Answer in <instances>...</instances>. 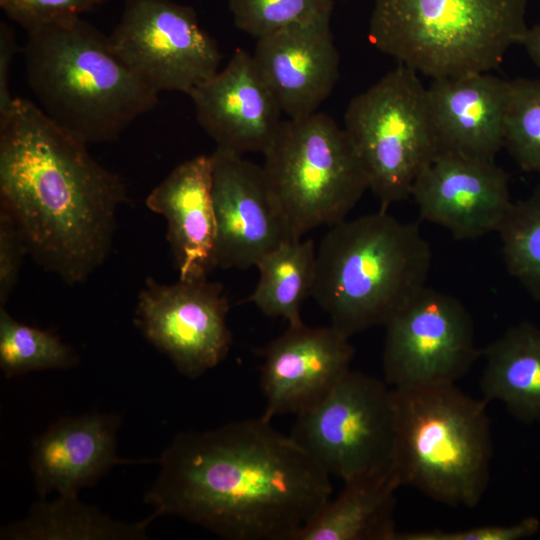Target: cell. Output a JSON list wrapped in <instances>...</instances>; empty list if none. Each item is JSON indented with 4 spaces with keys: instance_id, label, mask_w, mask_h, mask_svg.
I'll return each instance as SVG.
<instances>
[{
    "instance_id": "484cf974",
    "label": "cell",
    "mask_w": 540,
    "mask_h": 540,
    "mask_svg": "<svg viewBox=\"0 0 540 540\" xmlns=\"http://www.w3.org/2000/svg\"><path fill=\"white\" fill-rule=\"evenodd\" d=\"M498 233L508 272L540 301V184L512 203Z\"/></svg>"
},
{
    "instance_id": "6da1fadb",
    "label": "cell",
    "mask_w": 540,
    "mask_h": 540,
    "mask_svg": "<svg viewBox=\"0 0 540 540\" xmlns=\"http://www.w3.org/2000/svg\"><path fill=\"white\" fill-rule=\"evenodd\" d=\"M144 500L227 540H296L331 498L330 475L271 420L177 434Z\"/></svg>"
},
{
    "instance_id": "d6a6232c",
    "label": "cell",
    "mask_w": 540,
    "mask_h": 540,
    "mask_svg": "<svg viewBox=\"0 0 540 540\" xmlns=\"http://www.w3.org/2000/svg\"><path fill=\"white\" fill-rule=\"evenodd\" d=\"M521 45L532 62L540 68V22L528 28Z\"/></svg>"
},
{
    "instance_id": "5bb4252c",
    "label": "cell",
    "mask_w": 540,
    "mask_h": 540,
    "mask_svg": "<svg viewBox=\"0 0 540 540\" xmlns=\"http://www.w3.org/2000/svg\"><path fill=\"white\" fill-rule=\"evenodd\" d=\"M420 217L458 240L498 232L512 205L508 176L494 159L440 151L416 179Z\"/></svg>"
},
{
    "instance_id": "4fadbf2b",
    "label": "cell",
    "mask_w": 540,
    "mask_h": 540,
    "mask_svg": "<svg viewBox=\"0 0 540 540\" xmlns=\"http://www.w3.org/2000/svg\"><path fill=\"white\" fill-rule=\"evenodd\" d=\"M216 265L248 269L292 238L262 166L216 147L211 154Z\"/></svg>"
},
{
    "instance_id": "2e32d148",
    "label": "cell",
    "mask_w": 540,
    "mask_h": 540,
    "mask_svg": "<svg viewBox=\"0 0 540 540\" xmlns=\"http://www.w3.org/2000/svg\"><path fill=\"white\" fill-rule=\"evenodd\" d=\"M196 120L217 147L239 154L264 153L283 114L252 54L236 49L226 66L195 88Z\"/></svg>"
},
{
    "instance_id": "cb8c5ba5",
    "label": "cell",
    "mask_w": 540,
    "mask_h": 540,
    "mask_svg": "<svg viewBox=\"0 0 540 540\" xmlns=\"http://www.w3.org/2000/svg\"><path fill=\"white\" fill-rule=\"evenodd\" d=\"M315 266L313 240L284 242L257 263L259 279L247 302L268 317L282 318L288 325L302 323L301 307L312 294Z\"/></svg>"
},
{
    "instance_id": "e0dca14e",
    "label": "cell",
    "mask_w": 540,
    "mask_h": 540,
    "mask_svg": "<svg viewBox=\"0 0 540 540\" xmlns=\"http://www.w3.org/2000/svg\"><path fill=\"white\" fill-rule=\"evenodd\" d=\"M254 62L283 114L318 112L339 79V53L330 21L296 25L256 39Z\"/></svg>"
},
{
    "instance_id": "8992f818",
    "label": "cell",
    "mask_w": 540,
    "mask_h": 540,
    "mask_svg": "<svg viewBox=\"0 0 540 540\" xmlns=\"http://www.w3.org/2000/svg\"><path fill=\"white\" fill-rule=\"evenodd\" d=\"M527 0H374L368 38L432 79L488 72L528 30Z\"/></svg>"
},
{
    "instance_id": "7a4b0ae2",
    "label": "cell",
    "mask_w": 540,
    "mask_h": 540,
    "mask_svg": "<svg viewBox=\"0 0 540 540\" xmlns=\"http://www.w3.org/2000/svg\"><path fill=\"white\" fill-rule=\"evenodd\" d=\"M126 200L121 177L38 105L15 97L0 115V206L45 270L70 286L90 278L110 254Z\"/></svg>"
},
{
    "instance_id": "1f68e13d",
    "label": "cell",
    "mask_w": 540,
    "mask_h": 540,
    "mask_svg": "<svg viewBox=\"0 0 540 540\" xmlns=\"http://www.w3.org/2000/svg\"><path fill=\"white\" fill-rule=\"evenodd\" d=\"M17 43L13 29L5 22H0V115L11 107L15 97L12 96L9 83L10 71Z\"/></svg>"
},
{
    "instance_id": "d6986e66",
    "label": "cell",
    "mask_w": 540,
    "mask_h": 540,
    "mask_svg": "<svg viewBox=\"0 0 540 540\" xmlns=\"http://www.w3.org/2000/svg\"><path fill=\"white\" fill-rule=\"evenodd\" d=\"M427 96L439 152L494 159L504 146L509 81L487 72L443 77Z\"/></svg>"
},
{
    "instance_id": "7402d4cb",
    "label": "cell",
    "mask_w": 540,
    "mask_h": 540,
    "mask_svg": "<svg viewBox=\"0 0 540 540\" xmlns=\"http://www.w3.org/2000/svg\"><path fill=\"white\" fill-rule=\"evenodd\" d=\"M483 399L526 423L540 421V326L521 322L481 349Z\"/></svg>"
},
{
    "instance_id": "8fae6325",
    "label": "cell",
    "mask_w": 540,
    "mask_h": 540,
    "mask_svg": "<svg viewBox=\"0 0 540 540\" xmlns=\"http://www.w3.org/2000/svg\"><path fill=\"white\" fill-rule=\"evenodd\" d=\"M384 327L382 367L392 388L456 384L481 357L464 304L427 286Z\"/></svg>"
},
{
    "instance_id": "ac0fdd59",
    "label": "cell",
    "mask_w": 540,
    "mask_h": 540,
    "mask_svg": "<svg viewBox=\"0 0 540 540\" xmlns=\"http://www.w3.org/2000/svg\"><path fill=\"white\" fill-rule=\"evenodd\" d=\"M120 424L116 414L63 417L36 437L29 462L39 498L52 492L78 497L82 488L94 485L115 465L153 462L117 455Z\"/></svg>"
},
{
    "instance_id": "9c48e42d",
    "label": "cell",
    "mask_w": 540,
    "mask_h": 540,
    "mask_svg": "<svg viewBox=\"0 0 540 540\" xmlns=\"http://www.w3.org/2000/svg\"><path fill=\"white\" fill-rule=\"evenodd\" d=\"M290 436L344 483L393 468L392 388L350 369L316 405L297 415Z\"/></svg>"
},
{
    "instance_id": "3957f363",
    "label": "cell",
    "mask_w": 540,
    "mask_h": 540,
    "mask_svg": "<svg viewBox=\"0 0 540 540\" xmlns=\"http://www.w3.org/2000/svg\"><path fill=\"white\" fill-rule=\"evenodd\" d=\"M25 72L38 106L84 143L117 140L159 94L116 54L109 36L81 16L26 31Z\"/></svg>"
},
{
    "instance_id": "4dcf8cb0",
    "label": "cell",
    "mask_w": 540,
    "mask_h": 540,
    "mask_svg": "<svg viewBox=\"0 0 540 540\" xmlns=\"http://www.w3.org/2000/svg\"><path fill=\"white\" fill-rule=\"evenodd\" d=\"M28 246L10 212L0 206V306H5L17 285Z\"/></svg>"
},
{
    "instance_id": "5b68a950",
    "label": "cell",
    "mask_w": 540,
    "mask_h": 540,
    "mask_svg": "<svg viewBox=\"0 0 540 540\" xmlns=\"http://www.w3.org/2000/svg\"><path fill=\"white\" fill-rule=\"evenodd\" d=\"M392 394V466L401 485L447 506H477L493 455L488 402L456 384L392 388Z\"/></svg>"
},
{
    "instance_id": "44dd1931",
    "label": "cell",
    "mask_w": 540,
    "mask_h": 540,
    "mask_svg": "<svg viewBox=\"0 0 540 540\" xmlns=\"http://www.w3.org/2000/svg\"><path fill=\"white\" fill-rule=\"evenodd\" d=\"M400 486L393 468L345 482L296 540H395V493Z\"/></svg>"
},
{
    "instance_id": "ba28073f",
    "label": "cell",
    "mask_w": 540,
    "mask_h": 540,
    "mask_svg": "<svg viewBox=\"0 0 540 540\" xmlns=\"http://www.w3.org/2000/svg\"><path fill=\"white\" fill-rule=\"evenodd\" d=\"M417 74L399 64L355 96L344 116L368 187L384 210L411 196L416 179L439 152L427 87Z\"/></svg>"
},
{
    "instance_id": "603a6c76",
    "label": "cell",
    "mask_w": 540,
    "mask_h": 540,
    "mask_svg": "<svg viewBox=\"0 0 540 540\" xmlns=\"http://www.w3.org/2000/svg\"><path fill=\"white\" fill-rule=\"evenodd\" d=\"M158 516L137 522L111 518L78 497L40 498L26 518L1 529L2 540H142L147 528Z\"/></svg>"
},
{
    "instance_id": "4316f807",
    "label": "cell",
    "mask_w": 540,
    "mask_h": 540,
    "mask_svg": "<svg viewBox=\"0 0 540 540\" xmlns=\"http://www.w3.org/2000/svg\"><path fill=\"white\" fill-rule=\"evenodd\" d=\"M237 29L258 39L279 30L330 21L334 0H226Z\"/></svg>"
},
{
    "instance_id": "f546056e",
    "label": "cell",
    "mask_w": 540,
    "mask_h": 540,
    "mask_svg": "<svg viewBox=\"0 0 540 540\" xmlns=\"http://www.w3.org/2000/svg\"><path fill=\"white\" fill-rule=\"evenodd\" d=\"M539 527L537 518L527 517L512 525H483L455 531H398L395 540H521L536 534Z\"/></svg>"
},
{
    "instance_id": "277c9868",
    "label": "cell",
    "mask_w": 540,
    "mask_h": 540,
    "mask_svg": "<svg viewBox=\"0 0 540 540\" xmlns=\"http://www.w3.org/2000/svg\"><path fill=\"white\" fill-rule=\"evenodd\" d=\"M431 246L384 209L330 226L316 248L311 296L351 338L387 321L426 287Z\"/></svg>"
},
{
    "instance_id": "f1b7e54d",
    "label": "cell",
    "mask_w": 540,
    "mask_h": 540,
    "mask_svg": "<svg viewBox=\"0 0 540 540\" xmlns=\"http://www.w3.org/2000/svg\"><path fill=\"white\" fill-rule=\"evenodd\" d=\"M109 0H0V7L26 31L81 14Z\"/></svg>"
},
{
    "instance_id": "83f0119b",
    "label": "cell",
    "mask_w": 540,
    "mask_h": 540,
    "mask_svg": "<svg viewBox=\"0 0 540 540\" xmlns=\"http://www.w3.org/2000/svg\"><path fill=\"white\" fill-rule=\"evenodd\" d=\"M504 146L522 170L540 174V80L509 81Z\"/></svg>"
},
{
    "instance_id": "9a60e30c",
    "label": "cell",
    "mask_w": 540,
    "mask_h": 540,
    "mask_svg": "<svg viewBox=\"0 0 540 540\" xmlns=\"http://www.w3.org/2000/svg\"><path fill=\"white\" fill-rule=\"evenodd\" d=\"M263 416H296L320 402L351 369L354 347L333 326L288 328L262 351Z\"/></svg>"
},
{
    "instance_id": "52a82bcc",
    "label": "cell",
    "mask_w": 540,
    "mask_h": 540,
    "mask_svg": "<svg viewBox=\"0 0 540 540\" xmlns=\"http://www.w3.org/2000/svg\"><path fill=\"white\" fill-rule=\"evenodd\" d=\"M262 169L292 238L344 219L369 189L344 128L316 112L283 120Z\"/></svg>"
},
{
    "instance_id": "7c38bea8",
    "label": "cell",
    "mask_w": 540,
    "mask_h": 540,
    "mask_svg": "<svg viewBox=\"0 0 540 540\" xmlns=\"http://www.w3.org/2000/svg\"><path fill=\"white\" fill-rule=\"evenodd\" d=\"M229 309L222 285L207 277L179 278L172 284L148 277L138 295L134 323L182 375L196 379L230 350Z\"/></svg>"
},
{
    "instance_id": "d4e9b609",
    "label": "cell",
    "mask_w": 540,
    "mask_h": 540,
    "mask_svg": "<svg viewBox=\"0 0 540 540\" xmlns=\"http://www.w3.org/2000/svg\"><path fill=\"white\" fill-rule=\"evenodd\" d=\"M77 360L74 350L57 335L17 321L0 306V368L5 377L67 369Z\"/></svg>"
},
{
    "instance_id": "30bf717a",
    "label": "cell",
    "mask_w": 540,
    "mask_h": 540,
    "mask_svg": "<svg viewBox=\"0 0 540 540\" xmlns=\"http://www.w3.org/2000/svg\"><path fill=\"white\" fill-rule=\"evenodd\" d=\"M109 40L122 61L158 94L189 96L219 71L223 57L195 10L173 0H126Z\"/></svg>"
},
{
    "instance_id": "ffe728a7",
    "label": "cell",
    "mask_w": 540,
    "mask_h": 540,
    "mask_svg": "<svg viewBox=\"0 0 540 540\" xmlns=\"http://www.w3.org/2000/svg\"><path fill=\"white\" fill-rule=\"evenodd\" d=\"M167 222V240L180 279L207 277L216 265L211 155L177 165L147 196Z\"/></svg>"
}]
</instances>
